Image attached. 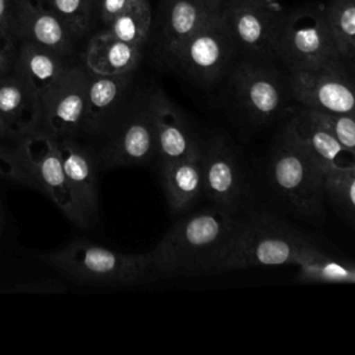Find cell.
<instances>
[{
    "label": "cell",
    "instance_id": "6da1fadb",
    "mask_svg": "<svg viewBox=\"0 0 355 355\" xmlns=\"http://www.w3.org/2000/svg\"><path fill=\"white\" fill-rule=\"evenodd\" d=\"M240 218L215 207L176 222L153 251L154 276L220 273Z\"/></svg>",
    "mask_w": 355,
    "mask_h": 355
},
{
    "label": "cell",
    "instance_id": "7a4b0ae2",
    "mask_svg": "<svg viewBox=\"0 0 355 355\" xmlns=\"http://www.w3.org/2000/svg\"><path fill=\"white\" fill-rule=\"evenodd\" d=\"M319 248L288 225L268 214L240 218L220 273L234 269L301 265Z\"/></svg>",
    "mask_w": 355,
    "mask_h": 355
},
{
    "label": "cell",
    "instance_id": "3957f363",
    "mask_svg": "<svg viewBox=\"0 0 355 355\" xmlns=\"http://www.w3.org/2000/svg\"><path fill=\"white\" fill-rule=\"evenodd\" d=\"M43 259L73 280L103 286L137 284L154 276L153 261L147 254H125L76 240L43 255Z\"/></svg>",
    "mask_w": 355,
    "mask_h": 355
},
{
    "label": "cell",
    "instance_id": "277c9868",
    "mask_svg": "<svg viewBox=\"0 0 355 355\" xmlns=\"http://www.w3.org/2000/svg\"><path fill=\"white\" fill-rule=\"evenodd\" d=\"M273 189L300 214L316 218L322 214L326 172L308 154L286 123L269 158Z\"/></svg>",
    "mask_w": 355,
    "mask_h": 355
},
{
    "label": "cell",
    "instance_id": "5b68a950",
    "mask_svg": "<svg viewBox=\"0 0 355 355\" xmlns=\"http://www.w3.org/2000/svg\"><path fill=\"white\" fill-rule=\"evenodd\" d=\"M276 57L293 71H316L343 64L324 8L308 7L283 18Z\"/></svg>",
    "mask_w": 355,
    "mask_h": 355
},
{
    "label": "cell",
    "instance_id": "8992f818",
    "mask_svg": "<svg viewBox=\"0 0 355 355\" xmlns=\"http://www.w3.org/2000/svg\"><path fill=\"white\" fill-rule=\"evenodd\" d=\"M236 47L220 10L219 14L191 35L171 58L196 83L212 85L226 72Z\"/></svg>",
    "mask_w": 355,
    "mask_h": 355
},
{
    "label": "cell",
    "instance_id": "52a82bcc",
    "mask_svg": "<svg viewBox=\"0 0 355 355\" xmlns=\"http://www.w3.org/2000/svg\"><path fill=\"white\" fill-rule=\"evenodd\" d=\"M15 151L31 179L32 187L42 190L76 223V214L67 184L57 136L47 130H35L24 136Z\"/></svg>",
    "mask_w": 355,
    "mask_h": 355
},
{
    "label": "cell",
    "instance_id": "ba28073f",
    "mask_svg": "<svg viewBox=\"0 0 355 355\" xmlns=\"http://www.w3.org/2000/svg\"><path fill=\"white\" fill-rule=\"evenodd\" d=\"M232 86L241 110L255 122L265 123L277 118L287 104L288 80L258 62H241L232 73Z\"/></svg>",
    "mask_w": 355,
    "mask_h": 355
},
{
    "label": "cell",
    "instance_id": "9c48e42d",
    "mask_svg": "<svg viewBox=\"0 0 355 355\" xmlns=\"http://www.w3.org/2000/svg\"><path fill=\"white\" fill-rule=\"evenodd\" d=\"M291 98L302 107L326 114H355V76L343 64L293 71L288 76Z\"/></svg>",
    "mask_w": 355,
    "mask_h": 355
},
{
    "label": "cell",
    "instance_id": "30bf717a",
    "mask_svg": "<svg viewBox=\"0 0 355 355\" xmlns=\"http://www.w3.org/2000/svg\"><path fill=\"white\" fill-rule=\"evenodd\" d=\"M222 11L237 47L258 58L276 57L277 37L283 22L277 8L225 0Z\"/></svg>",
    "mask_w": 355,
    "mask_h": 355
},
{
    "label": "cell",
    "instance_id": "8fae6325",
    "mask_svg": "<svg viewBox=\"0 0 355 355\" xmlns=\"http://www.w3.org/2000/svg\"><path fill=\"white\" fill-rule=\"evenodd\" d=\"M126 111L101 154L108 168L146 164L157 155L148 93Z\"/></svg>",
    "mask_w": 355,
    "mask_h": 355
},
{
    "label": "cell",
    "instance_id": "7c38bea8",
    "mask_svg": "<svg viewBox=\"0 0 355 355\" xmlns=\"http://www.w3.org/2000/svg\"><path fill=\"white\" fill-rule=\"evenodd\" d=\"M86 87L87 69L85 67H67L64 73L40 94V123L47 132L67 136L82 128Z\"/></svg>",
    "mask_w": 355,
    "mask_h": 355
},
{
    "label": "cell",
    "instance_id": "4fadbf2b",
    "mask_svg": "<svg viewBox=\"0 0 355 355\" xmlns=\"http://www.w3.org/2000/svg\"><path fill=\"white\" fill-rule=\"evenodd\" d=\"M201 169L204 193L215 207L236 212L244 194V178L237 157L223 136L202 143Z\"/></svg>",
    "mask_w": 355,
    "mask_h": 355
},
{
    "label": "cell",
    "instance_id": "5bb4252c",
    "mask_svg": "<svg viewBox=\"0 0 355 355\" xmlns=\"http://www.w3.org/2000/svg\"><path fill=\"white\" fill-rule=\"evenodd\" d=\"M148 100L159 161L200 158L202 143L182 111L159 89L148 92Z\"/></svg>",
    "mask_w": 355,
    "mask_h": 355
},
{
    "label": "cell",
    "instance_id": "9a60e30c",
    "mask_svg": "<svg viewBox=\"0 0 355 355\" xmlns=\"http://www.w3.org/2000/svg\"><path fill=\"white\" fill-rule=\"evenodd\" d=\"M57 146L76 214V225L86 227L96 220L98 211V187L94 161L80 144L65 136L57 139Z\"/></svg>",
    "mask_w": 355,
    "mask_h": 355
},
{
    "label": "cell",
    "instance_id": "2e32d148",
    "mask_svg": "<svg viewBox=\"0 0 355 355\" xmlns=\"http://www.w3.org/2000/svg\"><path fill=\"white\" fill-rule=\"evenodd\" d=\"M12 32L15 37L44 46L62 57L72 51L75 36L40 0H14Z\"/></svg>",
    "mask_w": 355,
    "mask_h": 355
},
{
    "label": "cell",
    "instance_id": "e0dca14e",
    "mask_svg": "<svg viewBox=\"0 0 355 355\" xmlns=\"http://www.w3.org/2000/svg\"><path fill=\"white\" fill-rule=\"evenodd\" d=\"M225 0H162V47L171 57L191 35L220 12Z\"/></svg>",
    "mask_w": 355,
    "mask_h": 355
},
{
    "label": "cell",
    "instance_id": "ac0fdd59",
    "mask_svg": "<svg viewBox=\"0 0 355 355\" xmlns=\"http://www.w3.org/2000/svg\"><path fill=\"white\" fill-rule=\"evenodd\" d=\"M0 119L10 136H26L42 121L39 93L15 72L0 76Z\"/></svg>",
    "mask_w": 355,
    "mask_h": 355
},
{
    "label": "cell",
    "instance_id": "d6986e66",
    "mask_svg": "<svg viewBox=\"0 0 355 355\" xmlns=\"http://www.w3.org/2000/svg\"><path fill=\"white\" fill-rule=\"evenodd\" d=\"M287 125L300 144L326 173L336 166L355 161L341 146L333 132L318 119L313 110L302 107L288 119Z\"/></svg>",
    "mask_w": 355,
    "mask_h": 355
},
{
    "label": "cell",
    "instance_id": "ffe728a7",
    "mask_svg": "<svg viewBox=\"0 0 355 355\" xmlns=\"http://www.w3.org/2000/svg\"><path fill=\"white\" fill-rule=\"evenodd\" d=\"M132 85V72L100 75L87 71L86 105L82 128L97 132L122 108Z\"/></svg>",
    "mask_w": 355,
    "mask_h": 355
},
{
    "label": "cell",
    "instance_id": "44dd1931",
    "mask_svg": "<svg viewBox=\"0 0 355 355\" xmlns=\"http://www.w3.org/2000/svg\"><path fill=\"white\" fill-rule=\"evenodd\" d=\"M140 47L123 42L107 29L89 40L85 51V68L100 75L130 73L140 62Z\"/></svg>",
    "mask_w": 355,
    "mask_h": 355
},
{
    "label": "cell",
    "instance_id": "7402d4cb",
    "mask_svg": "<svg viewBox=\"0 0 355 355\" xmlns=\"http://www.w3.org/2000/svg\"><path fill=\"white\" fill-rule=\"evenodd\" d=\"M161 172L166 201L175 214L186 211L204 193L201 157L161 162Z\"/></svg>",
    "mask_w": 355,
    "mask_h": 355
},
{
    "label": "cell",
    "instance_id": "603a6c76",
    "mask_svg": "<svg viewBox=\"0 0 355 355\" xmlns=\"http://www.w3.org/2000/svg\"><path fill=\"white\" fill-rule=\"evenodd\" d=\"M67 67L64 57L58 53L37 43L22 40L17 49L12 72L31 85L40 96L64 73Z\"/></svg>",
    "mask_w": 355,
    "mask_h": 355
},
{
    "label": "cell",
    "instance_id": "cb8c5ba5",
    "mask_svg": "<svg viewBox=\"0 0 355 355\" xmlns=\"http://www.w3.org/2000/svg\"><path fill=\"white\" fill-rule=\"evenodd\" d=\"M151 19V6L148 0H133L107 24V31L123 42L141 47L147 40Z\"/></svg>",
    "mask_w": 355,
    "mask_h": 355
},
{
    "label": "cell",
    "instance_id": "d4e9b609",
    "mask_svg": "<svg viewBox=\"0 0 355 355\" xmlns=\"http://www.w3.org/2000/svg\"><path fill=\"white\" fill-rule=\"evenodd\" d=\"M326 18L343 60L355 57V0H330Z\"/></svg>",
    "mask_w": 355,
    "mask_h": 355
},
{
    "label": "cell",
    "instance_id": "484cf974",
    "mask_svg": "<svg viewBox=\"0 0 355 355\" xmlns=\"http://www.w3.org/2000/svg\"><path fill=\"white\" fill-rule=\"evenodd\" d=\"M298 277L316 283H355V263L336 261L319 250L309 261L298 265Z\"/></svg>",
    "mask_w": 355,
    "mask_h": 355
},
{
    "label": "cell",
    "instance_id": "4316f807",
    "mask_svg": "<svg viewBox=\"0 0 355 355\" xmlns=\"http://www.w3.org/2000/svg\"><path fill=\"white\" fill-rule=\"evenodd\" d=\"M324 196L355 223V161L326 173Z\"/></svg>",
    "mask_w": 355,
    "mask_h": 355
},
{
    "label": "cell",
    "instance_id": "83f0119b",
    "mask_svg": "<svg viewBox=\"0 0 355 355\" xmlns=\"http://www.w3.org/2000/svg\"><path fill=\"white\" fill-rule=\"evenodd\" d=\"M68 26L76 37L83 35L92 21L93 0H40Z\"/></svg>",
    "mask_w": 355,
    "mask_h": 355
},
{
    "label": "cell",
    "instance_id": "f1b7e54d",
    "mask_svg": "<svg viewBox=\"0 0 355 355\" xmlns=\"http://www.w3.org/2000/svg\"><path fill=\"white\" fill-rule=\"evenodd\" d=\"M313 112L355 159V114H326L316 110H313Z\"/></svg>",
    "mask_w": 355,
    "mask_h": 355
},
{
    "label": "cell",
    "instance_id": "f546056e",
    "mask_svg": "<svg viewBox=\"0 0 355 355\" xmlns=\"http://www.w3.org/2000/svg\"><path fill=\"white\" fill-rule=\"evenodd\" d=\"M0 178L10 179L32 187L31 179L26 171L24 169L17 151L8 150L3 146H0Z\"/></svg>",
    "mask_w": 355,
    "mask_h": 355
},
{
    "label": "cell",
    "instance_id": "4dcf8cb0",
    "mask_svg": "<svg viewBox=\"0 0 355 355\" xmlns=\"http://www.w3.org/2000/svg\"><path fill=\"white\" fill-rule=\"evenodd\" d=\"M17 49L15 35L12 32H0V76L12 72Z\"/></svg>",
    "mask_w": 355,
    "mask_h": 355
},
{
    "label": "cell",
    "instance_id": "1f68e13d",
    "mask_svg": "<svg viewBox=\"0 0 355 355\" xmlns=\"http://www.w3.org/2000/svg\"><path fill=\"white\" fill-rule=\"evenodd\" d=\"M133 0H100V15L101 19L108 24L111 19H114L121 11H123Z\"/></svg>",
    "mask_w": 355,
    "mask_h": 355
},
{
    "label": "cell",
    "instance_id": "d6a6232c",
    "mask_svg": "<svg viewBox=\"0 0 355 355\" xmlns=\"http://www.w3.org/2000/svg\"><path fill=\"white\" fill-rule=\"evenodd\" d=\"M12 15L14 0H0V32H12Z\"/></svg>",
    "mask_w": 355,
    "mask_h": 355
},
{
    "label": "cell",
    "instance_id": "836d02e7",
    "mask_svg": "<svg viewBox=\"0 0 355 355\" xmlns=\"http://www.w3.org/2000/svg\"><path fill=\"white\" fill-rule=\"evenodd\" d=\"M237 1H247V3H255L265 7H273L277 8V0H237Z\"/></svg>",
    "mask_w": 355,
    "mask_h": 355
},
{
    "label": "cell",
    "instance_id": "e575fe53",
    "mask_svg": "<svg viewBox=\"0 0 355 355\" xmlns=\"http://www.w3.org/2000/svg\"><path fill=\"white\" fill-rule=\"evenodd\" d=\"M6 135V130H4V126L1 123V119H0V136H4Z\"/></svg>",
    "mask_w": 355,
    "mask_h": 355
},
{
    "label": "cell",
    "instance_id": "d590c367",
    "mask_svg": "<svg viewBox=\"0 0 355 355\" xmlns=\"http://www.w3.org/2000/svg\"><path fill=\"white\" fill-rule=\"evenodd\" d=\"M349 61L352 62V69H354V73H355V57H354V58H351Z\"/></svg>",
    "mask_w": 355,
    "mask_h": 355
},
{
    "label": "cell",
    "instance_id": "8d00e7d4",
    "mask_svg": "<svg viewBox=\"0 0 355 355\" xmlns=\"http://www.w3.org/2000/svg\"><path fill=\"white\" fill-rule=\"evenodd\" d=\"M0 225H1V205H0Z\"/></svg>",
    "mask_w": 355,
    "mask_h": 355
}]
</instances>
